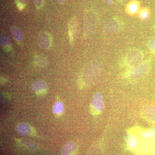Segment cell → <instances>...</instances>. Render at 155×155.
<instances>
[{"label": "cell", "mask_w": 155, "mask_h": 155, "mask_svg": "<svg viewBox=\"0 0 155 155\" xmlns=\"http://www.w3.org/2000/svg\"><path fill=\"white\" fill-rule=\"evenodd\" d=\"M97 18L94 11L87 10L84 12V17L83 36L87 38L91 36L95 29Z\"/></svg>", "instance_id": "1"}, {"label": "cell", "mask_w": 155, "mask_h": 155, "mask_svg": "<svg viewBox=\"0 0 155 155\" xmlns=\"http://www.w3.org/2000/svg\"><path fill=\"white\" fill-rule=\"evenodd\" d=\"M102 66L98 63H95L89 66L84 72L81 82L84 84H88L96 79L102 70Z\"/></svg>", "instance_id": "2"}, {"label": "cell", "mask_w": 155, "mask_h": 155, "mask_svg": "<svg viewBox=\"0 0 155 155\" xmlns=\"http://www.w3.org/2000/svg\"><path fill=\"white\" fill-rule=\"evenodd\" d=\"M143 54L140 50L134 49L127 53L123 58L124 65L132 67L142 63Z\"/></svg>", "instance_id": "3"}, {"label": "cell", "mask_w": 155, "mask_h": 155, "mask_svg": "<svg viewBox=\"0 0 155 155\" xmlns=\"http://www.w3.org/2000/svg\"><path fill=\"white\" fill-rule=\"evenodd\" d=\"M150 69V66L147 63L141 64L131 67L127 72V76L132 79H137L146 75Z\"/></svg>", "instance_id": "4"}, {"label": "cell", "mask_w": 155, "mask_h": 155, "mask_svg": "<svg viewBox=\"0 0 155 155\" xmlns=\"http://www.w3.org/2000/svg\"><path fill=\"white\" fill-rule=\"evenodd\" d=\"M123 27V23L117 18H113L107 20L104 24V30L107 33H116Z\"/></svg>", "instance_id": "5"}, {"label": "cell", "mask_w": 155, "mask_h": 155, "mask_svg": "<svg viewBox=\"0 0 155 155\" xmlns=\"http://www.w3.org/2000/svg\"><path fill=\"white\" fill-rule=\"evenodd\" d=\"M78 31V22L77 18L75 17H72L68 25V36L71 45H74L77 36Z\"/></svg>", "instance_id": "6"}, {"label": "cell", "mask_w": 155, "mask_h": 155, "mask_svg": "<svg viewBox=\"0 0 155 155\" xmlns=\"http://www.w3.org/2000/svg\"><path fill=\"white\" fill-rule=\"evenodd\" d=\"M38 43L41 47L45 49H49L52 45V37L48 32H43L39 35Z\"/></svg>", "instance_id": "7"}, {"label": "cell", "mask_w": 155, "mask_h": 155, "mask_svg": "<svg viewBox=\"0 0 155 155\" xmlns=\"http://www.w3.org/2000/svg\"><path fill=\"white\" fill-rule=\"evenodd\" d=\"M140 8V3L137 0H131L125 7V11L129 16H133L138 14Z\"/></svg>", "instance_id": "8"}, {"label": "cell", "mask_w": 155, "mask_h": 155, "mask_svg": "<svg viewBox=\"0 0 155 155\" xmlns=\"http://www.w3.org/2000/svg\"><path fill=\"white\" fill-rule=\"evenodd\" d=\"M92 107L98 113L102 112L104 107V103L102 96L99 92L94 95L92 99Z\"/></svg>", "instance_id": "9"}, {"label": "cell", "mask_w": 155, "mask_h": 155, "mask_svg": "<svg viewBox=\"0 0 155 155\" xmlns=\"http://www.w3.org/2000/svg\"><path fill=\"white\" fill-rule=\"evenodd\" d=\"M32 89L38 95H43L47 92L48 85L45 81L38 80L32 84Z\"/></svg>", "instance_id": "10"}, {"label": "cell", "mask_w": 155, "mask_h": 155, "mask_svg": "<svg viewBox=\"0 0 155 155\" xmlns=\"http://www.w3.org/2000/svg\"><path fill=\"white\" fill-rule=\"evenodd\" d=\"M77 149V146L73 142H69L64 145L61 149L63 155H74Z\"/></svg>", "instance_id": "11"}, {"label": "cell", "mask_w": 155, "mask_h": 155, "mask_svg": "<svg viewBox=\"0 0 155 155\" xmlns=\"http://www.w3.org/2000/svg\"><path fill=\"white\" fill-rule=\"evenodd\" d=\"M17 130L18 133L22 135H32L34 134L33 128L25 123H21L18 125Z\"/></svg>", "instance_id": "12"}, {"label": "cell", "mask_w": 155, "mask_h": 155, "mask_svg": "<svg viewBox=\"0 0 155 155\" xmlns=\"http://www.w3.org/2000/svg\"><path fill=\"white\" fill-rule=\"evenodd\" d=\"M11 33L14 38L17 42H21L23 40V34L22 31L17 27H13L11 28Z\"/></svg>", "instance_id": "13"}, {"label": "cell", "mask_w": 155, "mask_h": 155, "mask_svg": "<svg viewBox=\"0 0 155 155\" xmlns=\"http://www.w3.org/2000/svg\"><path fill=\"white\" fill-rule=\"evenodd\" d=\"M1 43L3 48L6 51H9L11 49V42L8 36L5 35H1Z\"/></svg>", "instance_id": "14"}, {"label": "cell", "mask_w": 155, "mask_h": 155, "mask_svg": "<svg viewBox=\"0 0 155 155\" xmlns=\"http://www.w3.org/2000/svg\"><path fill=\"white\" fill-rule=\"evenodd\" d=\"M150 11L148 8H141L138 14L139 18L142 20H146L149 17Z\"/></svg>", "instance_id": "15"}, {"label": "cell", "mask_w": 155, "mask_h": 155, "mask_svg": "<svg viewBox=\"0 0 155 155\" xmlns=\"http://www.w3.org/2000/svg\"><path fill=\"white\" fill-rule=\"evenodd\" d=\"M147 116L150 120L155 122V106L150 105L147 106L145 109Z\"/></svg>", "instance_id": "16"}, {"label": "cell", "mask_w": 155, "mask_h": 155, "mask_svg": "<svg viewBox=\"0 0 155 155\" xmlns=\"http://www.w3.org/2000/svg\"><path fill=\"white\" fill-rule=\"evenodd\" d=\"M126 141L130 147L133 148L136 144L137 138L133 134L130 133L127 134L126 135Z\"/></svg>", "instance_id": "17"}, {"label": "cell", "mask_w": 155, "mask_h": 155, "mask_svg": "<svg viewBox=\"0 0 155 155\" xmlns=\"http://www.w3.org/2000/svg\"><path fill=\"white\" fill-rule=\"evenodd\" d=\"M34 61L35 64L41 67H45L48 65L47 59L44 56L36 55L35 57Z\"/></svg>", "instance_id": "18"}, {"label": "cell", "mask_w": 155, "mask_h": 155, "mask_svg": "<svg viewBox=\"0 0 155 155\" xmlns=\"http://www.w3.org/2000/svg\"><path fill=\"white\" fill-rule=\"evenodd\" d=\"M20 142L23 145L27 147L28 149H30V150H36L38 148V146L37 143L31 140H22Z\"/></svg>", "instance_id": "19"}, {"label": "cell", "mask_w": 155, "mask_h": 155, "mask_svg": "<svg viewBox=\"0 0 155 155\" xmlns=\"http://www.w3.org/2000/svg\"><path fill=\"white\" fill-rule=\"evenodd\" d=\"M64 104L61 102H58L55 104L53 107V111L56 114H61L64 110Z\"/></svg>", "instance_id": "20"}, {"label": "cell", "mask_w": 155, "mask_h": 155, "mask_svg": "<svg viewBox=\"0 0 155 155\" xmlns=\"http://www.w3.org/2000/svg\"><path fill=\"white\" fill-rule=\"evenodd\" d=\"M155 134V127L151 128L150 130L144 131L142 134V136L145 138L151 137Z\"/></svg>", "instance_id": "21"}, {"label": "cell", "mask_w": 155, "mask_h": 155, "mask_svg": "<svg viewBox=\"0 0 155 155\" xmlns=\"http://www.w3.org/2000/svg\"><path fill=\"white\" fill-rule=\"evenodd\" d=\"M16 5L19 10H23L26 5V0H15Z\"/></svg>", "instance_id": "22"}, {"label": "cell", "mask_w": 155, "mask_h": 155, "mask_svg": "<svg viewBox=\"0 0 155 155\" xmlns=\"http://www.w3.org/2000/svg\"><path fill=\"white\" fill-rule=\"evenodd\" d=\"M148 44L150 49L153 52L155 53V38L151 39L149 42Z\"/></svg>", "instance_id": "23"}, {"label": "cell", "mask_w": 155, "mask_h": 155, "mask_svg": "<svg viewBox=\"0 0 155 155\" xmlns=\"http://www.w3.org/2000/svg\"><path fill=\"white\" fill-rule=\"evenodd\" d=\"M35 5L38 9H41L42 8L44 5L43 0H33Z\"/></svg>", "instance_id": "24"}, {"label": "cell", "mask_w": 155, "mask_h": 155, "mask_svg": "<svg viewBox=\"0 0 155 155\" xmlns=\"http://www.w3.org/2000/svg\"><path fill=\"white\" fill-rule=\"evenodd\" d=\"M105 2L107 3V4H109V5H112L113 4V0H102Z\"/></svg>", "instance_id": "25"}, {"label": "cell", "mask_w": 155, "mask_h": 155, "mask_svg": "<svg viewBox=\"0 0 155 155\" xmlns=\"http://www.w3.org/2000/svg\"><path fill=\"white\" fill-rule=\"evenodd\" d=\"M58 1V3H60V4H63L65 2V0H57Z\"/></svg>", "instance_id": "26"}, {"label": "cell", "mask_w": 155, "mask_h": 155, "mask_svg": "<svg viewBox=\"0 0 155 155\" xmlns=\"http://www.w3.org/2000/svg\"><path fill=\"white\" fill-rule=\"evenodd\" d=\"M117 1H118V2H122L123 1V0H117Z\"/></svg>", "instance_id": "27"}, {"label": "cell", "mask_w": 155, "mask_h": 155, "mask_svg": "<svg viewBox=\"0 0 155 155\" xmlns=\"http://www.w3.org/2000/svg\"><path fill=\"white\" fill-rule=\"evenodd\" d=\"M154 31L155 32V25H154Z\"/></svg>", "instance_id": "28"}]
</instances>
